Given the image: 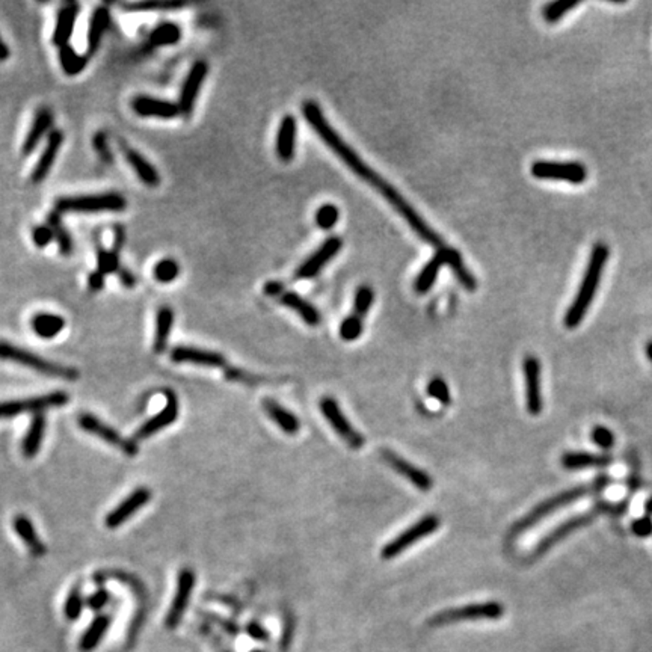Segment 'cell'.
<instances>
[{"instance_id":"cell-58","label":"cell","mask_w":652,"mask_h":652,"mask_svg":"<svg viewBox=\"0 0 652 652\" xmlns=\"http://www.w3.org/2000/svg\"><path fill=\"white\" fill-rule=\"evenodd\" d=\"M115 236H114V248H112V251H115L116 254H119V251H121L123 246H124V242H126V230H124V227L123 225H115Z\"/></svg>"},{"instance_id":"cell-34","label":"cell","mask_w":652,"mask_h":652,"mask_svg":"<svg viewBox=\"0 0 652 652\" xmlns=\"http://www.w3.org/2000/svg\"><path fill=\"white\" fill-rule=\"evenodd\" d=\"M174 326V311L168 306H162L156 313V330L153 339V352L160 355L167 351Z\"/></svg>"},{"instance_id":"cell-27","label":"cell","mask_w":652,"mask_h":652,"mask_svg":"<svg viewBox=\"0 0 652 652\" xmlns=\"http://www.w3.org/2000/svg\"><path fill=\"white\" fill-rule=\"evenodd\" d=\"M263 409L269 418L275 423V425L287 435H296L301 430V421L299 418L293 414L291 411L279 405L277 400L266 397L262 402Z\"/></svg>"},{"instance_id":"cell-11","label":"cell","mask_w":652,"mask_h":652,"mask_svg":"<svg viewBox=\"0 0 652 652\" xmlns=\"http://www.w3.org/2000/svg\"><path fill=\"white\" fill-rule=\"evenodd\" d=\"M78 425L82 430L94 435V437L103 440L107 444L114 445L115 449L121 450L127 456L138 454L139 449L133 440L124 438L116 429L106 425L104 421H102L99 417L91 414V412H82V414L78 417Z\"/></svg>"},{"instance_id":"cell-54","label":"cell","mask_w":652,"mask_h":652,"mask_svg":"<svg viewBox=\"0 0 652 652\" xmlns=\"http://www.w3.org/2000/svg\"><path fill=\"white\" fill-rule=\"evenodd\" d=\"M94 148L97 153L100 155V157L106 162H112V153H111V148H109L107 145V139L103 133H99V135H95L94 138Z\"/></svg>"},{"instance_id":"cell-56","label":"cell","mask_w":652,"mask_h":652,"mask_svg":"<svg viewBox=\"0 0 652 652\" xmlns=\"http://www.w3.org/2000/svg\"><path fill=\"white\" fill-rule=\"evenodd\" d=\"M263 291H265V295H267V296L278 298V296L282 295V293L286 291V286L282 284L281 281H269L265 284Z\"/></svg>"},{"instance_id":"cell-7","label":"cell","mask_w":652,"mask_h":652,"mask_svg":"<svg viewBox=\"0 0 652 652\" xmlns=\"http://www.w3.org/2000/svg\"><path fill=\"white\" fill-rule=\"evenodd\" d=\"M441 526V519L438 515H425L420 518L416 524H412L408 527L405 531H402L399 536H396L393 541H390L387 545L380 551V557L384 560H391L397 557L400 553H404L409 547L414 545L416 542L420 539H425L430 535H433Z\"/></svg>"},{"instance_id":"cell-28","label":"cell","mask_w":652,"mask_h":652,"mask_svg":"<svg viewBox=\"0 0 652 652\" xmlns=\"http://www.w3.org/2000/svg\"><path fill=\"white\" fill-rule=\"evenodd\" d=\"M46 426H47L46 416L34 414L30 425L23 437V441H21V453H23L25 458L32 459L40 453L42 441H44Z\"/></svg>"},{"instance_id":"cell-55","label":"cell","mask_w":652,"mask_h":652,"mask_svg":"<svg viewBox=\"0 0 652 652\" xmlns=\"http://www.w3.org/2000/svg\"><path fill=\"white\" fill-rule=\"evenodd\" d=\"M246 633L249 637H253L254 640H258V642H267L269 633L266 632V628L263 625H260L258 622H251L246 625Z\"/></svg>"},{"instance_id":"cell-38","label":"cell","mask_w":652,"mask_h":652,"mask_svg":"<svg viewBox=\"0 0 652 652\" xmlns=\"http://www.w3.org/2000/svg\"><path fill=\"white\" fill-rule=\"evenodd\" d=\"M47 225L50 227V230L53 231L54 242L58 243L61 254L65 255V257L71 255L73 249H74L73 239H71V234L68 233V230L65 228V225H64V222L61 219V213H58L56 210H53L47 216Z\"/></svg>"},{"instance_id":"cell-42","label":"cell","mask_w":652,"mask_h":652,"mask_svg":"<svg viewBox=\"0 0 652 652\" xmlns=\"http://www.w3.org/2000/svg\"><path fill=\"white\" fill-rule=\"evenodd\" d=\"M180 275V265L174 258H162L153 267V277L162 284H169Z\"/></svg>"},{"instance_id":"cell-43","label":"cell","mask_w":652,"mask_h":652,"mask_svg":"<svg viewBox=\"0 0 652 652\" xmlns=\"http://www.w3.org/2000/svg\"><path fill=\"white\" fill-rule=\"evenodd\" d=\"M121 269V265H119V254H116L112 249H104L99 246L97 249V270L102 272L103 275L109 274H118V270Z\"/></svg>"},{"instance_id":"cell-12","label":"cell","mask_w":652,"mask_h":652,"mask_svg":"<svg viewBox=\"0 0 652 652\" xmlns=\"http://www.w3.org/2000/svg\"><path fill=\"white\" fill-rule=\"evenodd\" d=\"M209 74V64L205 61H197L195 62L186 79H184L181 85V91L179 97V107H180V115L184 118H191L193 111H195V104H197L198 95L201 92L203 83L207 79Z\"/></svg>"},{"instance_id":"cell-45","label":"cell","mask_w":652,"mask_h":652,"mask_svg":"<svg viewBox=\"0 0 652 652\" xmlns=\"http://www.w3.org/2000/svg\"><path fill=\"white\" fill-rule=\"evenodd\" d=\"M364 319L358 318L356 314L347 316L340 325V337L344 342H355L361 337L364 331Z\"/></svg>"},{"instance_id":"cell-22","label":"cell","mask_w":652,"mask_h":652,"mask_svg":"<svg viewBox=\"0 0 652 652\" xmlns=\"http://www.w3.org/2000/svg\"><path fill=\"white\" fill-rule=\"evenodd\" d=\"M296 136H298L296 118L293 115H286L281 119L278 132H277V139H275V153L281 162L289 163L293 160V157H295Z\"/></svg>"},{"instance_id":"cell-46","label":"cell","mask_w":652,"mask_h":652,"mask_svg":"<svg viewBox=\"0 0 652 652\" xmlns=\"http://www.w3.org/2000/svg\"><path fill=\"white\" fill-rule=\"evenodd\" d=\"M83 607H85V600H83L80 589L79 588L71 589L70 595L67 596V600H65V605H64L65 617H67L68 621H78V619L82 615V612H83Z\"/></svg>"},{"instance_id":"cell-63","label":"cell","mask_w":652,"mask_h":652,"mask_svg":"<svg viewBox=\"0 0 652 652\" xmlns=\"http://www.w3.org/2000/svg\"><path fill=\"white\" fill-rule=\"evenodd\" d=\"M251 652H265V651H260V649H255V651H251Z\"/></svg>"},{"instance_id":"cell-48","label":"cell","mask_w":652,"mask_h":652,"mask_svg":"<svg viewBox=\"0 0 652 652\" xmlns=\"http://www.w3.org/2000/svg\"><path fill=\"white\" fill-rule=\"evenodd\" d=\"M428 394L435 399V400H438L441 405L444 406H449L452 404V394H450V390H449V385L447 382H445V380L442 378H433L430 379V382L428 384Z\"/></svg>"},{"instance_id":"cell-2","label":"cell","mask_w":652,"mask_h":652,"mask_svg":"<svg viewBox=\"0 0 652 652\" xmlns=\"http://www.w3.org/2000/svg\"><path fill=\"white\" fill-rule=\"evenodd\" d=\"M608 255H610V249L604 242H598L593 245L577 295H575L571 307L565 314V328L575 330L583 322L586 313H588L591 303L593 302L596 290L600 287L603 272L608 262Z\"/></svg>"},{"instance_id":"cell-19","label":"cell","mask_w":652,"mask_h":652,"mask_svg":"<svg viewBox=\"0 0 652 652\" xmlns=\"http://www.w3.org/2000/svg\"><path fill=\"white\" fill-rule=\"evenodd\" d=\"M171 360L177 364H193L201 367H225V356L219 352L201 349L195 346H176L171 349Z\"/></svg>"},{"instance_id":"cell-30","label":"cell","mask_w":652,"mask_h":652,"mask_svg":"<svg viewBox=\"0 0 652 652\" xmlns=\"http://www.w3.org/2000/svg\"><path fill=\"white\" fill-rule=\"evenodd\" d=\"M279 303H282V306L293 310V311H296L298 316L310 326H318L322 322L320 311L316 307H314L313 303H310L307 299H303L302 296H299L296 291L286 290L279 296Z\"/></svg>"},{"instance_id":"cell-37","label":"cell","mask_w":652,"mask_h":652,"mask_svg":"<svg viewBox=\"0 0 652 652\" xmlns=\"http://www.w3.org/2000/svg\"><path fill=\"white\" fill-rule=\"evenodd\" d=\"M444 251H445V265L450 267L456 279L461 282V286L466 291H474L477 289V281L471 272L466 269L461 253L456 251L454 248H449V246H445Z\"/></svg>"},{"instance_id":"cell-1","label":"cell","mask_w":652,"mask_h":652,"mask_svg":"<svg viewBox=\"0 0 652 652\" xmlns=\"http://www.w3.org/2000/svg\"><path fill=\"white\" fill-rule=\"evenodd\" d=\"M302 114L303 116H306L310 127L326 144V147H328L332 153L339 157L354 174H356L358 177L367 181L368 184H372L375 189H378L379 193L390 203L391 207H393L397 213H400V216L404 217L406 224L411 227V230L414 231L423 242H426L437 249L444 246V241L441 239V236L435 230H432V228L428 225V222L420 216V213L412 207V205L404 197H402L400 192L391 186L387 180L380 177L375 169L368 167L367 163L344 143V140L340 138V135L335 132L328 121H326V118L322 114V109L316 102L314 100L303 102Z\"/></svg>"},{"instance_id":"cell-49","label":"cell","mask_w":652,"mask_h":652,"mask_svg":"<svg viewBox=\"0 0 652 652\" xmlns=\"http://www.w3.org/2000/svg\"><path fill=\"white\" fill-rule=\"evenodd\" d=\"M54 241L53 231L50 230V227L46 225H37L32 228V242L37 248H46Z\"/></svg>"},{"instance_id":"cell-3","label":"cell","mask_w":652,"mask_h":652,"mask_svg":"<svg viewBox=\"0 0 652 652\" xmlns=\"http://www.w3.org/2000/svg\"><path fill=\"white\" fill-rule=\"evenodd\" d=\"M0 360L16 363L18 366H23L35 370L41 375L54 378V379H64V380H76L79 379V372L73 367L62 366L54 361L46 360L34 352H30L23 347L16 346L9 342L0 340Z\"/></svg>"},{"instance_id":"cell-40","label":"cell","mask_w":652,"mask_h":652,"mask_svg":"<svg viewBox=\"0 0 652 652\" xmlns=\"http://www.w3.org/2000/svg\"><path fill=\"white\" fill-rule=\"evenodd\" d=\"M88 54H80L74 47L64 46L59 49V62L64 73L67 76H78L88 67Z\"/></svg>"},{"instance_id":"cell-60","label":"cell","mask_w":652,"mask_h":652,"mask_svg":"<svg viewBox=\"0 0 652 652\" xmlns=\"http://www.w3.org/2000/svg\"><path fill=\"white\" fill-rule=\"evenodd\" d=\"M9 56H11V50L5 42V40L2 38V35H0V62L8 61Z\"/></svg>"},{"instance_id":"cell-18","label":"cell","mask_w":652,"mask_h":652,"mask_svg":"<svg viewBox=\"0 0 652 652\" xmlns=\"http://www.w3.org/2000/svg\"><path fill=\"white\" fill-rule=\"evenodd\" d=\"M380 454H382V459L391 466V469L402 477H405L408 482H411L417 489H420V491H430L433 486V481L425 470L418 469V466L408 462L406 459L402 458V456L391 450L384 449L380 452Z\"/></svg>"},{"instance_id":"cell-57","label":"cell","mask_w":652,"mask_h":652,"mask_svg":"<svg viewBox=\"0 0 652 652\" xmlns=\"http://www.w3.org/2000/svg\"><path fill=\"white\" fill-rule=\"evenodd\" d=\"M88 287L91 291H102L104 287V275L99 270H94L88 275Z\"/></svg>"},{"instance_id":"cell-15","label":"cell","mask_w":652,"mask_h":652,"mask_svg":"<svg viewBox=\"0 0 652 652\" xmlns=\"http://www.w3.org/2000/svg\"><path fill=\"white\" fill-rule=\"evenodd\" d=\"M343 246V239L342 237H328L326 241L320 245L316 253L311 254L306 262H303L298 270L295 272V279H310L318 277L322 269L328 265L331 260L340 253V249Z\"/></svg>"},{"instance_id":"cell-5","label":"cell","mask_w":652,"mask_h":652,"mask_svg":"<svg viewBox=\"0 0 652 652\" xmlns=\"http://www.w3.org/2000/svg\"><path fill=\"white\" fill-rule=\"evenodd\" d=\"M591 489H593V483H592V486H577V488L568 489V491H563V493H560L557 495H553L551 498L545 500V502H542L541 505H538L524 518H521L518 523L512 527V533L514 535L523 533V531H526L527 529L536 526L539 521H542L545 517H548V515H551L554 512H557V510H560L562 507L568 506V505H571L574 502H577V500L586 497L589 494Z\"/></svg>"},{"instance_id":"cell-9","label":"cell","mask_w":652,"mask_h":652,"mask_svg":"<svg viewBox=\"0 0 652 652\" xmlns=\"http://www.w3.org/2000/svg\"><path fill=\"white\" fill-rule=\"evenodd\" d=\"M530 172L539 180H562L571 184H581L588 180V168L580 162L536 160Z\"/></svg>"},{"instance_id":"cell-50","label":"cell","mask_w":652,"mask_h":652,"mask_svg":"<svg viewBox=\"0 0 652 652\" xmlns=\"http://www.w3.org/2000/svg\"><path fill=\"white\" fill-rule=\"evenodd\" d=\"M592 441L598 445L600 449H610L615 444V435L610 429H607L604 426H596L592 430Z\"/></svg>"},{"instance_id":"cell-59","label":"cell","mask_w":652,"mask_h":652,"mask_svg":"<svg viewBox=\"0 0 652 652\" xmlns=\"http://www.w3.org/2000/svg\"><path fill=\"white\" fill-rule=\"evenodd\" d=\"M118 277H119V282H121V284L126 289H133L136 286V278L128 269H126V267L119 269L118 270Z\"/></svg>"},{"instance_id":"cell-29","label":"cell","mask_w":652,"mask_h":652,"mask_svg":"<svg viewBox=\"0 0 652 652\" xmlns=\"http://www.w3.org/2000/svg\"><path fill=\"white\" fill-rule=\"evenodd\" d=\"M13 526L17 536L25 543L28 550L34 554L35 557H42L47 553L44 542L41 541L40 535L37 533L35 526L26 515H17L13 521Z\"/></svg>"},{"instance_id":"cell-32","label":"cell","mask_w":652,"mask_h":652,"mask_svg":"<svg viewBox=\"0 0 652 652\" xmlns=\"http://www.w3.org/2000/svg\"><path fill=\"white\" fill-rule=\"evenodd\" d=\"M445 246L437 249V253L433 254V257L429 260V262L425 265L420 270V274L416 278L414 282V289L418 293V295H426V293L433 287L435 282H437V278L440 275L441 267L445 265Z\"/></svg>"},{"instance_id":"cell-47","label":"cell","mask_w":652,"mask_h":652,"mask_svg":"<svg viewBox=\"0 0 652 652\" xmlns=\"http://www.w3.org/2000/svg\"><path fill=\"white\" fill-rule=\"evenodd\" d=\"M340 219V210L335 204H323L316 212V224L322 230H331Z\"/></svg>"},{"instance_id":"cell-20","label":"cell","mask_w":652,"mask_h":652,"mask_svg":"<svg viewBox=\"0 0 652 652\" xmlns=\"http://www.w3.org/2000/svg\"><path fill=\"white\" fill-rule=\"evenodd\" d=\"M130 106H132V111L140 118L171 119L180 115V107L177 103L155 99L151 95H136Z\"/></svg>"},{"instance_id":"cell-61","label":"cell","mask_w":652,"mask_h":652,"mask_svg":"<svg viewBox=\"0 0 652 652\" xmlns=\"http://www.w3.org/2000/svg\"><path fill=\"white\" fill-rule=\"evenodd\" d=\"M645 352H646V356H648V360L652 361V340L646 343V347H645Z\"/></svg>"},{"instance_id":"cell-53","label":"cell","mask_w":652,"mask_h":652,"mask_svg":"<svg viewBox=\"0 0 652 652\" xmlns=\"http://www.w3.org/2000/svg\"><path fill=\"white\" fill-rule=\"evenodd\" d=\"M632 531L639 538H648L652 535V519L649 517L636 518L632 523Z\"/></svg>"},{"instance_id":"cell-25","label":"cell","mask_w":652,"mask_h":652,"mask_svg":"<svg viewBox=\"0 0 652 652\" xmlns=\"http://www.w3.org/2000/svg\"><path fill=\"white\" fill-rule=\"evenodd\" d=\"M123 153L130 165V168L133 169L136 174V177L140 180V183L145 184L147 188L155 189L160 184V174L155 168L153 163L147 160L143 155L136 151L135 148H130L127 145H123Z\"/></svg>"},{"instance_id":"cell-16","label":"cell","mask_w":652,"mask_h":652,"mask_svg":"<svg viewBox=\"0 0 652 652\" xmlns=\"http://www.w3.org/2000/svg\"><path fill=\"white\" fill-rule=\"evenodd\" d=\"M165 397H167L165 406H163V409L159 412V414H156L155 417H151L150 420H147L144 425L136 430L135 441L151 438L157 432L171 426L172 423L179 418L180 404H179L177 394L174 393L172 390H167L165 391Z\"/></svg>"},{"instance_id":"cell-14","label":"cell","mask_w":652,"mask_h":652,"mask_svg":"<svg viewBox=\"0 0 652 652\" xmlns=\"http://www.w3.org/2000/svg\"><path fill=\"white\" fill-rule=\"evenodd\" d=\"M151 497H153V493H151L148 488H136L135 491L130 493L121 503L106 515L104 526L107 529H116L119 526H123L135 514H138L140 509L151 502Z\"/></svg>"},{"instance_id":"cell-44","label":"cell","mask_w":652,"mask_h":652,"mask_svg":"<svg viewBox=\"0 0 652 652\" xmlns=\"http://www.w3.org/2000/svg\"><path fill=\"white\" fill-rule=\"evenodd\" d=\"M373 299H375V291L370 286L363 284L358 287L355 293V299H354V314H356L358 318L364 319L366 314L372 307Z\"/></svg>"},{"instance_id":"cell-41","label":"cell","mask_w":652,"mask_h":652,"mask_svg":"<svg viewBox=\"0 0 652 652\" xmlns=\"http://www.w3.org/2000/svg\"><path fill=\"white\" fill-rule=\"evenodd\" d=\"M580 5L579 0H557V2H550L542 8V17L545 18L548 23H556L563 16H567L569 11L577 8Z\"/></svg>"},{"instance_id":"cell-35","label":"cell","mask_w":652,"mask_h":652,"mask_svg":"<svg viewBox=\"0 0 652 652\" xmlns=\"http://www.w3.org/2000/svg\"><path fill=\"white\" fill-rule=\"evenodd\" d=\"M612 464V458L607 454H596L588 452H569L562 456V465L567 470H583L589 466H607Z\"/></svg>"},{"instance_id":"cell-17","label":"cell","mask_w":652,"mask_h":652,"mask_svg":"<svg viewBox=\"0 0 652 652\" xmlns=\"http://www.w3.org/2000/svg\"><path fill=\"white\" fill-rule=\"evenodd\" d=\"M526 406L530 416H539L543 408L541 394V363L536 356L527 355L523 361Z\"/></svg>"},{"instance_id":"cell-13","label":"cell","mask_w":652,"mask_h":652,"mask_svg":"<svg viewBox=\"0 0 652 652\" xmlns=\"http://www.w3.org/2000/svg\"><path fill=\"white\" fill-rule=\"evenodd\" d=\"M195 588V572L191 568H184L180 571L177 579V588L176 593L172 598V604L165 617V627L168 629L177 628L184 616V612L189 605L191 595Z\"/></svg>"},{"instance_id":"cell-33","label":"cell","mask_w":652,"mask_h":652,"mask_svg":"<svg viewBox=\"0 0 652 652\" xmlns=\"http://www.w3.org/2000/svg\"><path fill=\"white\" fill-rule=\"evenodd\" d=\"M109 23H111V14H109V9L104 6L95 8L91 16V20H90L88 38H86V44H88V56H92V54L99 52L102 40L109 28Z\"/></svg>"},{"instance_id":"cell-23","label":"cell","mask_w":652,"mask_h":652,"mask_svg":"<svg viewBox=\"0 0 652 652\" xmlns=\"http://www.w3.org/2000/svg\"><path fill=\"white\" fill-rule=\"evenodd\" d=\"M79 13H80V6L76 2H68L59 8L58 16H56V25H54L53 37H52L54 46L59 49L64 46H68L74 26H76V21H78V17H79Z\"/></svg>"},{"instance_id":"cell-4","label":"cell","mask_w":652,"mask_h":652,"mask_svg":"<svg viewBox=\"0 0 652 652\" xmlns=\"http://www.w3.org/2000/svg\"><path fill=\"white\" fill-rule=\"evenodd\" d=\"M127 200L118 192H104L97 195H74V197H61L54 203V210L58 213H102L124 212Z\"/></svg>"},{"instance_id":"cell-26","label":"cell","mask_w":652,"mask_h":652,"mask_svg":"<svg viewBox=\"0 0 652 652\" xmlns=\"http://www.w3.org/2000/svg\"><path fill=\"white\" fill-rule=\"evenodd\" d=\"M595 517H596V512H589V514L577 515V517H574V518H571L568 521H565V523H562L557 529H554L550 535H547L545 538H543L539 542V545L536 547L535 554H536V556H539V554H543L545 551H548L551 547L556 545L559 541H562V539L567 538L568 535H571L572 531L592 523Z\"/></svg>"},{"instance_id":"cell-31","label":"cell","mask_w":652,"mask_h":652,"mask_svg":"<svg viewBox=\"0 0 652 652\" xmlns=\"http://www.w3.org/2000/svg\"><path fill=\"white\" fill-rule=\"evenodd\" d=\"M65 325H67V322L59 314L46 311L37 313L30 319L32 331L42 340H52L54 337H58L65 330Z\"/></svg>"},{"instance_id":"cell-8","label":"cell","mask_w":652,"mask_h":652,"mask_svg":"<svg viewBox=\"0 0 652 652\" xmlns=\"http://www.w3.org/2000/svg\"><path fill=\"white\" fill-rule=\"evenodd\" d=\"M505 613L503 605L497 601L470 604L459 608H449L430 617V625H444L462 621H495Z\"/></svg>"},{"instance_id":"cell-39","label":"cell","mask_w":652,"mask_h":652,"mask_svg":"<svg viewBox=\"0 0 652 652\" xmlns=\"http://www.w3.org/2000/svg\"><path fill=\"white\" fill-rule=\"evenodd\" d=\"M181 28L174 23V21H163V23L157 25L153 32L150 35L151 44L155 47H165V46H174L181 40Z\"/></svg>"},{"instance_id":"cell-62","label":"cell","mask_w":652,"mask_h":652,"mask_svg":"<svg viewBox=\"0 0 652 652\" xmlns=\"http://www.w3.org/2000/svg\"><path fill=\"white\" fill-rule=\"evenodd\" d=\"M645 510H646V512H648L649 515L652 514V497H651V498L648 500V502H646V505H645Z\"/></svg>"},{"instance_id":"cell-6","label":"cell","mask_w":652,"mask_h":652,"mask_svg":"<svg viewBox=\"0 0 652 652\" xmlns=\"http://www.w3.org/2000/svg\"><path fill=\"white\" fill-rule=\"evenodd\" d=\"M70 402V394L65 391H52L47 394L34 396L23 400H5L0 402V420L14 418L21 414H44L46 409L59 408Z\"/></svg>"},{"instance_id":"cell-51","label":"cell","mask_w":652,"mask_h":652,"mask_svg":"<svg viewBox=\"0 0 652 652\" xmlns=\"http://www.w3.org/2000/svg\"><path fill=\"white\" fill-rule=\"evenodd\" d=\"M111 600V593H109L106 589H99L95 591L88 600H86V605H88L92 612H100L102 608Z\"/></svg>"},{"instance_id":"cell-24","label":"cell","mask_w":652,"mask_h":652,"mask_svg":"<svg viewBox=\"0 0 652 652\" xmlns=\"http://www.w3.org/2000/svg\"><path fill=\"white\" fill-rule=\"evenodd\" d=\"M53 126V114L49 107H41L35 114L34 121H32L28 135L21 145V155L29 156L34 153V150L40 145L41 139L46 136L47 132H52Z\"/></svg>"},{"instance_id":"cell-10","label":"cell","mask_w":652,"mask_h":652,"mask_svg":"<svg viewBox=\"0 0 652 652\" xmlns=\"http://www.w3.org/2000/svg\"><path fill=\"white\" fill-rule=\"evenodd\" d=\"M319 406H320L323 417L328 420V423L332 426L335 433L339 435V437L347 445H349L351 449L358 450V449L364 447L366 438L351 425V421L346 418V416L343 414V411L339 405V402L331 396H323L320 399Z\"/></svg>"},{"instance_id":"cell-21","label":"cell","mask_w":652,"mask_h":652,"mask_svg":"<svg viewBox=\"0 0 652 652\" xmlns=\"http://www.w3.org/2000/svg\"><path fill=\"white\" fill-rule=\"evenodd\" d=\"M64 139H65V136H64L62 130L54 128L49 133L46 147H44V150H42V153H41L38 162L35 163L34 171H32V174H30V181L32 183L38 184V183L46 180V177L49 176L53 165H54V162H56L58 153L61 151L62 144H64Z\"/></svg>"},{"instance_id":"cell-52","label":"cell","mask_w":652,"mask_h":652,"mask_svg":"<svg viewBox=\"0 0 652 652\" xmlns=\"http://www.w3.org/2000/svg\"><path fill=\"white\" fill-rule=\"evenodd\" d=\"M184 4L181 2H151V4H145V2H140V4H132V5H127L128 9H135V11H151V9H177V8H183Z\"/></svg>"},{"instance_id":"cell-36","label":"cell","mask_w":652,"mask_h":652,"mask_svg":"<svg viewBox=\"0 0 652 652\" xmlns=\"http://www.w3.org/2000/svg\"><path fill=\"white\" fill-rule=\"evenodd\" d=\"M112 617L109 615H99L90 624L88 629L82 634L79 649L80 652H91L100 645L102 639L106 636L109 627H111Z\"/></svg>"}]
</instances>
